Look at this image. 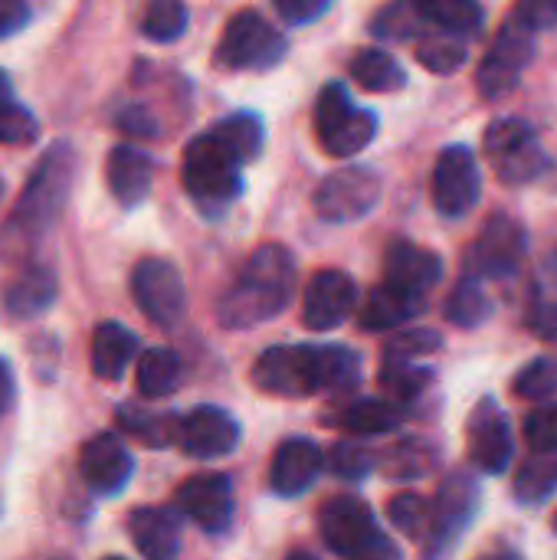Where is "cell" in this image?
Here are the masks:
<instances>
[{"label": "cell", "instance_id": "6da1fadb", "mask_svg": "<svg viewBox=\"0 0 557 560\" xmlns=\"http://www.w3.org/2000/svg\"><path fill=\"white\" fill-rule=\"evenodd\" d=\"M250 377L272 397L345 394L361 381V358L341 345H279L256 358Z\"/></svg>", "mask_w": 557, "mask_h": 560}, {"label": "cell", "instance_id": "7a4b0ae2", "mask_svg": "<svg viewBox=\"0 0 557 560\" xmlns=\"http://www.w3.org/2000/svg\"><path fill=\"white\" fill-rule=\"evenodd\" d=\"M292 292H295L292 253L279 243H266L246 259L236 282L223 292L217 305V318L230 331L256 328L263 322L279 318L289 308Z\"/></svg>", "mask_w": 557, "mask_h": 560}, {"label": "cell", "instance_id": "3957f363", "mask_svg": "<svg viewBox=\"0 0 557 560\" xmlns=\"http://www.w3.org/2000/svg\"><path fill=\"white\" fill-rule=\"evenodd\" d=\"M76 154L69 141H53L33 174L23 184V194L13 207V226L23 236H43L62 213L72 190Z\"/></svg>", "mask_w": 557, "mask_h": 560}, {"label": "cell", "instance_id": "277c9868", "mask_svg": "<svg viewBox=\"0 0 557 560\" xmlns=\"http://www.w3.org/2000/svg\"><path fill=\"white\" fill-rule=\"evenodd\" d=\"M240 167L243 164L233 158V151L213 131H207V135H200V138H194L187 144L181 180H184L187 197L197 203V210L223 213L243 194Z\"/></svg>", "mask_w": 557, "mask_h": 560}, {"label": "cell", "instance_id": "5b68a950", "mask_svg": "<svg viewBox=\"0 0 557 560\" xmlns=\"http://www.w3.org/2000/svg\"><path fill=\"white\" fill-rule=\"evenodd\" d=\"M315 131L322 148L332 158H355L361 154L374 135H378V115L368 108H358L341 82H332L322 89L315 102Z\"/></svg>", "mask_w": 557, "mask_h": 560}, {"label": "cell", "instance_id": "8992f818", "mask_svg": "<svg viewBox=\"0 0 557 560\" xmlns=\"http://www.w3.org/2000/svg\"><path fill=\"white\" fill-rule=\"evenodd\" d=\"M286 36L266 23L256 10H243L236 13L217 46V62L223 69H250V72H263L272 69L286 59Z\"/></svg>", "mask_w": 557, "mask_h": 560}, {"label": "cell", "instance_id": "52a82bcc", "mask_svg": "<svg viewBox=\"0 0 557 560\" xmlns=\"http://www.w3.org/2000/svg\"><path fill=\"white\" fill-rule=\"evenodd\" d=\"M486 158L506 184H529L548 171V151L538 135L519 118H496L483 138Z\"/></svg>", "mask_w": 557, "mask_h": 560}, {"label": "cell", "instance_id": "ba28073f", "mask_svg": "<svg viewBox=\"0 0 557 560\" xmlns=\"http://www.w3.org/2000/svg\"><path fill=\"white\" fill-rule=\"evenodd\" d=\"M384 184L374 167L348 164L328 174L315 190V210L328 223H358L381 203Z\"/></svg>", "mask_w": 557, "mask_h": 560}, {"label": "cell", "instance_id": "9c48e42d", "mask_svg": "<svg viewBox=\"0 0 557 560\" xmlns=\"http://www.w3.org/2000/svg\"><path fill=\"white\" fill-rule=\"evenodd\" d=\"M131 299L158 328H174L187 315V289L174 262L148 256L131 272Z\"/></svg>", "mask_w": 557, "mask_h": 560}, {"label": "cell", "instance_id": "30bf717a", "mask_svg": "<svg viewBox=\"0 0 557 560\" xmlns=\"http://www.w3.org/2000/svg\"><path fill=\"white\" fill-rule=\"evenodd\" d=\"M529 253V233L512 217H492L466 253V276L473 279H509L519 272Z\"/></svg>", "mask_w": 557, "mask_h": 560}, {"label": "cell", "instance_id": "8fae6325", "mask_svg": "<svg viewBox=\"0 0 557 560\" xmlns=\"http://www.w3.org/2000/svg\"><path fill=\"white\" fill-rule=\"evenodd\" d=\"M532 33L535 30L519 13L502 26V33L496 36L489 56L479 66V92L486 98H502L522 82V72H525V66L532 62V52H535V36Z\"/></svg>", "mask_w": 557, "mask_h": 560}, {"label": "cell", "instance_id": "7c38bea8", "mask_svg": "<svg viewBox=\"0 0 557 560\" xmlns=\"http://www.w3.org/2000/svg\"><path fill=\"white\" fill-rule=\"evenodd\" d=\"M483 197L479 161L466 144H453L440 154L433 171V203L443 217H466Z\"/></svg>", "mask_w": 557, "mask_h": 560}, {"label": "cell", "instance_id": "4fadbf2b", "mask_svg": "<svg viewBox=\"0 0 557 560\" xmlns=\"http://www.w3.org/2000/svg\"><path fill=\"white\" fill-rule=\"evenodd\" d=\"M479 505V486L469 472H450V479L440 486L437 499L430 502L433 509V532H430V555L440 558L456 545V538L473 525Z\"/></svg>", "mask_w": 557, "mask_h": 560}, {"label": "cell", "instance_id": "5bb4252c", "mask_svg": "<svg viewBox=\"0 0 557 560\" xmlns=\"http://www.w3.org/2000/svg\"><path fill=\"white\" fill-rule=\"evenodd\" d=\"M174 505L200 532L223 535L233 522V486L223 472H200L177 489Z\"/></svg>", "mask_w": 557, "mask_h": 560}, {"label": "cell", "instance_id": "9a60e30c", "mask_svg": "<svg viewBox=\"0 0 557 560\" xmlns=\"http://www.w3.org/2000/svg\"><path fill=\"white\" fill-rule=\"evenodd\" d=\"M79 476L89 486V492L112 499L125 492V486L135 476V459L118 433H98L79 450Z\"/></svg>", "mask_w": 557, "mask_h": 560}, {"label": "cell", "instance_id": "2e32d148", "mask_svg": "<svg viewBox=\"0 0 557 560\" xmlns=\"http://www.w3.org/2000/svg\"><path fill=\"white\" fill-rule=\"evenodd\" d=\"M318 528H322L325 545L341 558H351L371 538L381 535L374 525L371 505L358 495H332L318 512Z\"/></svg>", "mask_w": 557, "mask_h": 560}, {"label": "cell", "instance_id": "e0dca14e", "mask_svg": "<svg viewBox=\"0 0 557 560\" xmlns=\"http://www.w3.org/2000/svg\"><path fill=\"white\" fill-rule=\"evenodd\" d=\"M466 443H469V459L476 469H483L486 476H502L512 463V427L509 417L502 413V407L486 397L466 427Z\"/></svg>", "mask_w": 557, "mask_h": 560}, {"label": "cell", "instance_id": "ac0fdd59", "mask_svg": "<svg viewBox=\"0 0 557 560\" xmlns=\"http://www.w3.org/2000/svg\"><path fill=\"white\" fill-rule=\"evenodd\" d=\"M177 446L190 459H220L240 446V423L220 407H197L181 417Z\"/></svg>", "mask_w": 557, "mask_h": 560}, {"label": "cell", "instance_id": "d6986e66", "mask_svg": "<svg viewBox=\"0 0 557 560\" xmlns=\"http://www.w3.org/2000/svg\"><path fill=\"white\" fill-rule=\"evenodd\" d=\"M358 305V285L351 276L338 269H325L312 276L305 299H302V322L312 331H332L338 328Z\"/></svg>", "mask_w": 557, "mask_h": 560}, {"label": "cell", "instance_id": "ffe728a7", "mask_svg": "<svg viewBox=\"0 0 557 560\" xmlns=\"http://www.w3.org/2000/svg\"><path fill=\"white\" fill-rule=\"evenodd\" d=\"M325 466V453L312 440H286L269 466V489L282 499L302 495L312 489Z\"/></svg>", "mask_w": 557, "mask_h": 560}, {"label": "cell", "instance_id": "44dd1931", "mask_svg": "<svg viewBox=\"0 0 557 560\" xmlns=\"http://www.w3.org/2000/svg\"><path fill=\"white\" fill-rule=\"evenodd\" d=\"M105 180H108V190L112 197L125 207V210H135L148 200L151 194V184H154V161L135 148V144H118L108 151V161H105Z\"/></svg>", "mask_w": 557, "mask_h": 560}, {"label": "cell", "instance_id": "7402d4cb", "mask_svg": "<svg viewBox=\"0 0 557 560\" xmlns=\"http://www.w3.org/2000/svg\"><path fill=\"white\" fill-rule=\"evenodd\" d=\"M181 512L135 509L128 515V535L144 560H177L181 555Z\"/></svg>", "mask_w": 557, "mask_h": 560}, {"label": "cell", "instance_id": "603a6c76", "mask_svg": "<svg viewBox=\"0 0 557 560\" xmlns=\"http://www.w3.org/2000/svg\"><path fill=\"white\" fill-rule=\"evenodd\" d=\"M59 295V279L49 266L43 262H33L26 269L16 272V279L7 285L3 292V308L7 315L20 318V322H33L39 315H46L53 308Z\"/></svg>", "mask_w": 557, "mask_h": 560}, {"label": "cell", "instance_id": "cb8c5ba5", "mask_svg": "<svg viewBox=\"0 0 557 560\" xmlns=\"http://www.w3.org/2000/svg\"><path fill=\"white\" fill-rule=\"evenodd\" d=\"M384 276L387 282L410 289L417 295H427L440 279H443V259L417 243H394L384 259Z\"/></svg>", "mask_w": 557, "mask_h": 560}, {"label": "cell", "instance_id": "d4e9b609", "mask_svg": "<svg viewBox=\"0 0 557 560\" xmlns=\"http://www.w3.org/2000/svg\"><path fill=\"white\" fill-rule=\"evenodd\" d=\"M138 354V338L135 331H128L118 322H102L92 331V345H89V364L92 374L105 384H115L125 377V371L131 368Z\"/></svg>", "mask_w": 557, "mask_h": 560}, {"label": "cell", "instance_id": "484cf974", "mask_svg": "<svg viewBox=\"0 0 557 560\" xmlns=\"http://www.w3.org/2000/svg\"><path fill=\"white\" fill-rule=\"evenodd\" d=\"M427 295H417L410 289H401L394 282H381L378 289H371L368 302L361 305V328L364 331H391L401 328L404 322H410L414 315H420Z\"/></svg>", "mask_w": 557, "mask_h": 560}, {"label": "cell", "instance_id": "4316f807", "mask_svg": "<svg viewBox=\"0 0 557 560\" xmlns=\"http://www.w3.org/2000/svg\"><path fill=\"white\" fill-rule=\"evenodd\" d=\"M404 420H407V410L397 400L394 404H387V400H358V404L345 407L332 423L355 433V436H387Z\"/></svg>", "mask_w": 557, "mask_h": 560}, {"label": "cell", "instance_id": "83f0119b", "mask_svg": "<svg viewBox=\"0 0 557 560\" xmlns=\"http://www.w3.org/2000/svg\"><path fill=\"white\" fill-rule=\"evenodd\" d=\"M181 374H184V364L171 348H148L138 358V371H135L138 394L148 400H164L181 387Z\"/></svg>", "mask_w": 557, "mask_h": 560}, {"label": "cell", "instance_id": "f1b7e54d", "mask_svg": "<svg viewBox=\"0 0 557 560\" xmlns=\"http://www.w3.org/2000/svg\"><path fill=\"white\" fill-rule=\"evenodd\" d=\"M121 433L135 436L141 446L148 450H164V446H177V427H181V417H171V413H151V410H141V407H118L115 413Z\"/></svg>", "mask_w": 557, "mask_h": 560}, {"label": "cell", "instance_id": "f546056e", "mask_svg": "<svg viewBox=\"0 0 557 560\" xmlns=\"http://www.w3.org/2000/svg\"><path fill=\"white\" fill-rule=\"evenodd\" d=\"M210 131L233 151V158L240 164L256 161L263 151V141H266V128H263L259 115H253V112H236V115L223 118L220 125H213Z\"/></svg>", "mask_w": 557, "mask_h": 560}, {"label": "cell", "instance_id": "4dcf8cb0", "mask_svg": "<svg viewBox=\"0 0 557 560\" xmlns=\"http://www.w3.org/2000/svg\"><path fill=\"white\" fill-rule=\"evenodd\" d=\"M351 75L368 92H397L407 82L401 62L384 49H361L351 62Z\"/></svg>", "mask_w": 557, "mask_h": 560}, {"label": "cell", "instance_id": "1f68e13d", "mask_svg": "<svg viewBox=\"0 0 557 560\" xmlns=\"http://www.w3.org/2000/svg\"><path fill=\"white\" fill-rule=\"evenodd\" d=\"M420 16L443 33H473L483 23V7L476 0H414Z\"/></svg>", "mask_w": 557, "mask_h": 560}, {"label": "cell", "instance_id": "d6a6232c", "mask_svg": "<svg viewBox=\"0 0 557 560\" xmlns=\"http://www.w3.org/2000/svg\"><path fill=\"white\" fill-rule=\"evenodd\" d=\"M440 453L433 443L427 440H401L397 446H391L384 453V472L391 479H420L427 472H433Z\"/></svg>", "mask_w": 557, "mask_h": 560}, {"label": "cell", "instance_id": "836d02e7", "mask_svg": "<svg viewBox=\"0 0 557 560\" xmlns=\"http://www.w3.org/2000/svg\"><path fill=\"white\" fill-rule=\"evenodd\" d=\"M489 315H492V302L483 289V279L466 276L446 299V318L460 328H479L483 322H489Z\"/></svg>", "mask_w": 557, "mask_h": 560}, {"label": "cell", "instance_id": "e575fe53", "mask_svg": "<svg viewBox=\"0 0 557 560\" xmlns=\"http://www.w3.org/2000/svg\"><path fill=\"white\" fill-rule=\"evenodd\" d=\"M190 13L184 0H148L144 16H141V33L151 43H174L187 33Z\"/></svg>", "mask_w": 557, "mask_h": 560}, {"label": "cell", "instance_id": "d590c367", "mask_svg": "<svg viewBox=\"0 0 557 560\" xmlns=\"http://www.w3.org/2000/svg\"><path fill=\"white\" fill-rule=\"evenodd\" d=\"M515 499L522 505H538V502H548L557 492V456H538L529 459L519 476H515V486H512Z\"/></svg>", "mask_w": 557, "mask_h": 560}, {"label": "cell", "instance_id": "8d00e7d4", "mask_svg": "<svg viewBox=\"0 0 557 560\" xmlns=\"http://www.w3.org/2000/svg\"><path fill=\"white\" fill-rule=\"evenodd\" d=\"M387 515L394 522V528L410 538V541H430V532H433V509L423 495L417 492H401L391 499L387 505Z\"/></svg>", "mask_w": 557, "mask_h": 560}, {"label": "cell", "instance_id": "74e56055", "mask_svg": "<svg viewBox=\"0 0 557 560\" xmlns=\"http://www.w3.org/2000/svg\"><path fill=\"white\" fill-rule=\"evenodd\" d=\"M430 377H433V371H427L420 364H410V361H384L381 364V387L397 404H407L417 394H423V387L430 384Z\"/></svg>", "mask_w": 557, "mask_h": 560}, {"label": "cell", "instance_id": "f35d334b", "mask_svg": "<svg viewBox=\"0 0 557 560\" xmlns=\"http://www.w3.org/2000/svg\"><path fill=\"white\" fill-rule=\"evenodd\" d=\"M39 138V121L36 115L20 105L16 98L0 102V144L3 148H23Z\"/></svg>", "mask_w": 557, "mask_h": 560}, {"label": "cell", "instance_id": "ab89813d", "mask_svg": "<svg viewBox=\"0 0 557 560\" xmlns=\"http://www.w3.org/2000/svg\"><path fill=\"white\" fill-rule=\"evenodd\" d=\"M466 56H469L466 46H463L460 39H450V33H446V36L423 39L420 49H417V62H420L423 69L437 72V75H450V72L463 69Z\"/></svg>", "mask_w": 557, "mask_h": 560}, {"label": "cell", "instance_id": "60d3db41", "mask_svg": "<svg viewBox=\"0 0 557 560\" xmlns=\"http://www.w3.org/2000/svg\"><path fill=\"white\" fill-rule=\"evenodd\" d=\"M427 26V20L420 16L414 0H394L387 10H381V16L374 20V33L384 39H410Z\"/></svg>", "mask_w": 557, "mask_h": 560}, {"label": "cell", "instance_id": "b9f144b4", "mask_svg": "<svg viewBox=\"0 0 557 560\" xmlns=\"http://www.w3.org/2000/svg\"><path fill=\"white\" fill-rule=\"evenodd\" d=\"M440 345H443L440 331H433V328H410V331H401L394 341H387L384 361H410V364H417L420 358L440 351Z\"/></svg>", "mask_w": 557, "mask_h": 560}, {"label": "cell", "instance_id": "7bdbcfd3", "mask_svg": "<svg viewBox=\"0 0 557 560\" xmlns=\"http://www.w3.org/2000/svg\"><path fill=\"white\" fill-rule=\"evenodd\" d=\"M515 397H522V400H552V397H557V361H552V358L532 361L515 381Z\"/></svg>", "mask_w": 557, "mask_h": 560}, {"label": "cell", "instance_id": "ee69618b", "mask_svg": "<svg viewBox=\"0 0 557 560\" xmlns=\"http://www.w3.org/2000/svg\"><path fill=\"white\" fill-rule=\"evenodd\" d=\"M378 456L364 446H355V443H335L332 453H328V466L338 479H364L371 469H374Z\"/></svg>", "mask_w": 557, "mask_h": 560}, {"label": "cell", "instance_id": "f6af8a7d", "mask_svg": "<svg viewBox=\"0 0 557 560\" xmlns=\"http://www.w3.org/2000/svg\"><path fill=\"white\" fill-rule=\"evenodd\" d=\"M525 440H529L532 453H538V456H557V404L538 407L525 420Z\"/></svg>", "mask_w": 557, "mask_h": 560}, {"label": "cell", "instance_id": "bcb514c9", "mask_svg": "<svg viewBox=\"0 0 557 560\" xmlns=\"http://www.w3.org/2000/svg\"><path fill=\"white\" fill-rule=\"evenodd\" d=\"M272 3H276V10H279V16H282L286 23L302 26V23H312V20H318L322 13H328V7H332L335 0H272Z\"/></svg>", "mask_w": 557, "mask_h": 560}, {"label": "cell", "instance_id": "7dc6e473", "mask_svg": "<svg viewBox=\"0 0 557 560\" xmlns=\"http://www.w3.org/2000/svg\"><path fill=\"white\" fill-rule=\"evenodd\" d=\"M519 16H522L532 30L557 26V0H519Z\"/></svg>", "mask_w": 557, "mask_h": 560}, {"label": "cell", "instance_id": "c3c4849f", "mask_svg": "<svg viewBox=\"0 0 557 560\" xmlns=\"http://www.w3.org/2000/svg\"><path fill=\"white\" fill-rule=\"evenodd\" d=\"M30 23V3L26 0H0V39L16 36Z\"/></svg>", "mask_w": 557, "mask_h": 560}, {"label": "cell", "instance_id": "681fc988", "mask_svg": "<svg viewBox=\"0 0 557 560\" xmlns=\"http://www.w3.org/2000/svg\"><path fill=\"white\" fill-rule=\"evenodd\" d=\"M529 328L542 341H557V302H538L529 312Z\"/></svg>", "mask_w": 557, "mask_h": 560}, {"label": "cell", "instance_id": "f907efd6", "mask_svg": "<svg viewBox=\"0 0 557 560\" xmlns=\"http://www.w3.org/2000/svg\"><path fill=\"white\" fill-rule=\"evenodd\" d=\"M118 128L128 131V135H138V138H151L158 135V121L148 115V108L141 105H128L121 115H118Z\"/></svg>", "mask_w": 557, "mask_h": 560}, {"label": "cell", "instance_id": "816d5d0a", "mask_svg": "<svg viewBox=\"0 0 557 560\" xmlns=\"http://www.w3.org/2000/svg\"><path fill=\"white\" fill-rule=\"evenodd\" d=\"M348 560H404V555H401V548L391 538L378 535V538H371L361 551H355Z\"/></svg>", "mask_w": 557, "mask_h": 560}, {"label": "cell", "instance_id": "f5cc1de1", "mask_svg": "<svg viewBox=\"0 0 557 560\" xmlns=\"http://www.w3.org/2000/svg\"><path fill=\"white\" fill-rule=\"evenodd\" d=\"M16 400V381H13V368L0 358V420L13 410Z\"/></svg>", "mask_w": 557, "mask_h": 560}, {"label": "cell", "instance_id": "db71d44e", "mask_svg": "<svg viewBox=\"0 0 557 560\" xmlns=\"http://www.w3.org/2000/svg\"><path fill=\"white\" fill-rule=\"evenodd\" d=\"M476 560H522V558H519V551H512V548H492V551L479 555Z\"/></svg>", "mask_w": 557, "mask_h": 560}, {"label": "cell", "instance_id": "11a10c76", "mask_svg": "<svg viewBox=\"0 0 557 560\" xmlns=\"http://www.w3.org/2000/svg\"><path fill=\"white\" fill-rule=\"evenodd\" d=\"M7 98H16L13 95V85H10V75L0 69V102H7Z\"/></svg>", "mask_w": 557, "mask_h": 560}, {"label": "cell", "instance_id": "9f6ffc18", "mask_svg": "<svg viewBox=\"0 0 557 560\" xmlns=\"http://www.w3.org/2000/svg\"><path fill=\"white\" fill-rule=\"evenodd\" d=\"M286 560H318V558H315L312 551H292Z\"/></svg>", "mask_w": 557, "mask_h": 560}, {"label": "cell", "instance_id": "6f0895ef", "mask_svg": "<svg viewBox=\"0 0 557 560\" xmlns=\"http://www.w3.org/2000/svg\"><path fill=\"white\" fill-rule=\"evenodd\" d=\"M3 190H7V187H3V177H0V200H3Z\"/></svg>", "mask_w": 557, "mask_h": 560}, {"label": "cell", "instance_id": "680465c9", "mask_svg": "<svg viewBox=\"0 0 557 560\" xmlns=\"http://www.w3.org/2000/svg\"><path fill=\"white\" fill-rule=\"evenodd\" d=\"M105 560H125V558H105Z\"/></svg>", "mask_w": 557, "mask_h": 560}, {"label": "cell", "instance_id": "91938a15", "mask_svg": "<svg viewBox=\"0 0 557 560\" xmlns=\"http://www.w3.org/2000/svg\"><path fill=\"white\" fill-rule=\"evenodd\" d=\"M555 532H557V515H555Z\"/></svg>", "mask_w": 557, "mask_h": 560}]
</instances>
